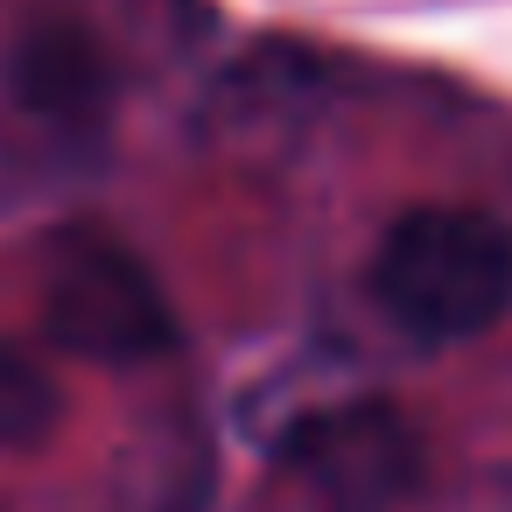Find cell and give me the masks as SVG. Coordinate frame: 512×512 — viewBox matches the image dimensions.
<instances>
[{
  "label": "cell",
  "instance_id": "1",
  "mask_svg": "<svg viewBox=\"0 0 512 512\" xmlns=\"http://www.w3.org/2000/svg\"><path fill=\"white\" fill-rule=\"evenodd\" d=\"M372 295L407 337L463 344L512 309V232L470 204H421L379 239Z\"/></svg>",
  "mask_w": 512,
  "mask_h": 512
},
{
  "label": "cell",
  "instance_id": "2",
  "mask_svg": "<svg viewBox=\"0 0 512 512\" xmlns=\"http://www.w3.org/2000/svg\"><path fill=\"white\" fill-rule=\"evenodd\" d=\"M43 330L92 365H148L176 344V316L155 274L99 232L57 239L43 274Z\"/></svg>",
  "mask_w": 512,
  "mask_h": 512
},
{
  "label": "cell",
  "instance_id": "3",
  "mask_svg": "<svg viewBox=\"0 0 512 512\" xmlns=\"http://www.w3.org/2000/svg\"><path fill=\"white\" fill-rule=\"evenodd\" d=\"M281 470L323 512H386L421 484V435L386 400H344L295 421L281 442Z\"/></svg>",
  "mask_w": 512,
  "mask_h": 512
},
{
  "label": "cell",
  "instance_id": "4",
  "mask_svg": "<svg viewBox=\"0 0 512 512\" xmlns=\"http://www.w3.org/2000/svg\"><path fill=\"white\" fill-rule=\"evenodd\" d=\"M8 85L50 127H85V120L106 113V64H99V50L78 29H36V36H22L15 64H8Z\"/></svg>",
  "mask_w": 512,
  "mask_h": 512
},
{
  "label": "cell",
  "instance_id": "5",
  "mask_svg": "<svg viewBox=\"0 0 512 512\" xmlns=\"http://www.w3.org/2000/svg\"><path fill=\"white\" fill-rule=\"evenodd\" d=\"M57 414H64L57 379L15 344H0V449H36L57 428Z\"/></svg>",
  "mask_w": 512,
  "mask_h": 512
}]
</instances>
